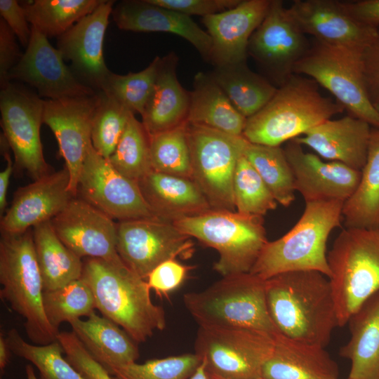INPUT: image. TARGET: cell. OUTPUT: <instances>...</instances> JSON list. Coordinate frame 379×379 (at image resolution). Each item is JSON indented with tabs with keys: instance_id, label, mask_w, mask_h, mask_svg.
I'll return each mask as SVG.
<instances>
[{
	"instance_id": "6da1fadb",
	"label": "cell",
	"mask_w": 379,
	"mask_h": 379,
	"mask_svg": "<svg viewBox=\"0 0 379 379\" xmlns=\"http://www.w3.org/2000/svg\"><path fill=\"white\" fill-rule=\"evenodd\" d=\"M265 284L268 312L279 333L325 347L338 326L328 278L316 271H295Z\"/></svg>"
},
{
	"instance_id": "7a4b0ae2",
	"label": "cell",
	"mask_w": 379,
	"mask_h": 379,
	"mask_svg": "<svg viewBox=\"0 0 379 379\" xmlns=\"http://www.w3.org/2000/svg\"><path fill=\"white\" fill-rule=\"evenodd\" d=\"M81 279L91 289L96 309L135 343H145L155 331L165 328V311L152 302L147 281L124 262L84 258Z\"/></svg>"
},
{
	"instance_id": "3957f363",
	"label": "cell",
	"mask_w": 379,
	"mask_h": 379,
	"mask_svg": "<svg viewBox=\"0 0 379 379\" xmlns=\"http://www.w3.org/2000/svg\"><path fill=\"white\" fill-rule=\"evenodd\" d=\"M344 110L319 92L315 81L294 74L263 108L246 119L242 136L252 143L280 146Z\"/></svg>"
},
{
	"instance_id": "277c9868",
	"label": "cell",
	"mask_w": 379,
	"mask_h": 379,
	"mask_svg": "<svg viewBox=\"0 0 379 379\" xmlns=\"http://www.w3.org/2000/svg\"><path fill=\"white\" fill-rule=\"evenodd\" d=\"M344 203L305 202L296 224L281 238L267 241L250 273L265 281L295 271H316L329 278L326 243L333 230L341 226Z\"/></svg>"
},
{
	"instance_id": "5b68a950",
	"label": "cell",
	"mask_w": 379,
	"mask_h": 379,
	"mask_svg": "<svg viewBox=\"0 0 379 379\" xmlns=\"http://www.w3.org/2000/svg\"><path fill=\"white\" fill-rule=\"evenodd\" d=\"M266 281L250 273L232 274L204 290L183 295L187 310L201 327L250 328L279 333L267 305Z\"/></svg>"
},
{
	"instance_id": "8992f818",
	"label": "cell",
	"mask_w": 379,
	"mask_h": 379,
	"mask_svg": "<svg viewBox=\"0 0 379 379\" xmlns=\"http://www.w3.org/2000/svg\"><path fill=\"white\" fill-rule=\"evenodd\" d=\"M0 283L1 298L25 319L29 340L39 345L57 341L60 332L50 324L44 311V284L32 228L20 234L1 233Z\"/></svg>"
},
{
	"instance_id": "52a82bcc",
	"label": "cell",
	"mask_w": 379,
	"mask_h": 379,
	"mask_svg": "<svg viewBox=\"0 0 379 379\" xmlns=\"http://www.w3.org/2000/svg\"><path fill=\"white\" fill-rule=\"evenodd\" d=\"M338 326L379 291V230L346 227L327 255Z\"/></svg>"
},
{
	"instance_id": "ba28073f",
	"label": "cell",
	"mask_w": 379,
	"mask_h": 379,
	"mask_svg": "<svg viewBox=\"0 0 379 379\" xmlns=\"http://www.w3.org/2000/svg\"><path fill=\"white\" fill-rule=\"evenodd\" d=\"M173 223L218 252L213 269L222 277L250 272L268 241L262 216L237 211L212 209Z\"/></svg>"
},
{
	"instance_id": "9c48e42d",
	"label": "cell",
	"mask_w": 379,
	"mask_h": 379,
	"mask_svg": "<svg viewBox=\"0 0 379 379\" xmlns=\"http://www.w3.org/2000/svg\"><path fill=\"white\" fill-rule=\"evenodd\" d=\"M363 50L314 40L297 62L294 74L307 77L328 91L350 115L379 128V114L368 95Z\"/></svg>"
},
{
	"instance_id": "30bf717a",
	"label": "cell",
	"mask_w": 379,
	"mask_h": 379,
	"mask_svg": "<svg viewBox=\"0 0 379 379\" xmlns=\"http://www.w3.org/2000/svg\"><path fill=\"white\" fill-rule=\"evenodd\" d=\"M192 180L213 210L237 211L233 178L246 140L187 122Z\"/></svg>"
},
{
	"instance_id": "8fae6325",
	"label": "cell",
	"mask_w": 379,
	"mask_h": 379,
	"mask_svg": "<svg viewBox=\"0 0 379 379\" xmlns=\"http://www.w3.org/2000/svg\"><path fill=\"white\" fill-rule=\"evenodd\" d=\"M274 335L242 328L199 327L194 350L208 373L226 379H260Z\"/></svg>"
},
{
	"instance_id": "7c38bea8",
	"label": "cell",
	"mask_w": 379,
	"mask_h": 379,
	"mask_svg": "<svg viewBox=\"0 0 379 379\" xmlns=\"http://www.w3.org/2000/svg\"><path fill=\"white\" fill-rule=\"evenodd\" d=\"M44 100L25 87L8 83L1 88V126L15 157L14 168L33 180L51 173L41 141Z\"/></svg>"
},
{
	"instance_id": "4fadbf2b",
	"label": "cell",
	"mask_w": 379,
	"mask_h": 379,
	"mask_svg": "<svg viewBox=\"0 0 379 379\" xmlns=\"http://www.w3.org/2000/svg\"><path fill=\"white\" fill-rule=\"evenodd\" d=\"M117 250L124 263L143 279L161 263L187 259L194 251L191 237L159 218L119 222Z\"/></svg>"
},
{
	"instance_id": "5bb4252c",
	"label": "cell",
	"mask_w": 379,
	"mask_h": 379,
	"mask_svg": "<svg viewBox=\"0 0 379 379\" xmlns=\"http://www.w3.org/2000/svg\"><path fill=\"white\" fill-rule=\"evenodd\" d=\"M281 0H271L268 11L251 35V55L278 87L294 74L297 62L310 44Z\"/></svg>"
},
{
	"instance_id": "9a60e30c",
	"label": "cell",
	"mask_w": 379,
	"mask_h": 379,
	"mask_svg": "<svg viewBox=\"0 0 379 379\" xmlns=\"http://www.w3.org/2000/svg\"><path fill=\"white\" fill-rule=\"evenodd\" d=\"M77 194L119 222L157 218L145 201L138 182L117 171L92 144L79 175Z\"/></svg>"
},
{
	"instance_id": "2e32d148",
	"label": "cell",
	"mask_w": 379,
	"mask_h": 379,
	"mask_svg": "<svg viewBox=\"0 0 379 379\" xmlns=\"http://www.w3.org/2000/svg\"><path fill=\"white\" fill-rule=\"evenodd\" d=\"M100 99L93 95L44 100L43 123L58 142L69 175V191L77 196L79 175L91 142L92 124Z\"/></svg>"
},
{
	"instance_id": "e0dca14e",
	"label": "cell",
	"mask_w": 379,
	"mask_h": 379,
	"mask_svg": "<svg viewBox=\"0 0 379 379\" xmlns=\"http://www.w3.org/2000/svg\"><path fill=\"white\" fill-rule=\"evenodd\" d=\"M51 224L62 242L81 259L124 262L117 250V223L81 198L74 197Z\"/></svg>"
},
{
	"instance_id": "ac0fdd59",
	"label": "cell",
	"mask_w": 379,
	"mask_h": 379,
	"mask_svg": "<svg viewBox=\"0 0 379 379\" xmlns=\"http://www.w3.org/2000/svg\"><path fill=\"white\" fill-rule=\"evenodd\" d=\"M25 52L9 74L34 88L46 100L93 95L98 92L81 83L64 62V58L48 38L32 27Z\"/></svg>"
},
{
	"instance_id": "d6986e66",
	"label": "cell",
	"mask_w": 379,
	"mask_h": 379,
	"mask_svg": "<svg viewBox=\"0 0 379 379\" xmlns=\"http://www.w3.org/2000/svg\"><path fill=\"white\" fill-rule=\"evenodd\" d=\"M114 4L113 0H102L57 41V48L71 62L77 78L96 92L102 91L112 73L105 62L103 44Z\"/></svg>"
},
{
	"instance_id": "ffe728a7",
	"label": "cell",
	"mask_w": 379,
	"mask_h": 379,
	"mask_svg": "<svg viewBox=\"0 0 379 379\" xmlns=\"http://www.w3.org/2000/svg\"><path fill=\"white\" fill-rule=\"evenodd\" d=\"M287 9L305 35L329 45L364 51L378 31L354 19L342 1L295 0Z\"/></svg>"
},
{
	"instance_id": "44dd1931",
	"label": "cell",
	"mask_w": 379,
	"mask_h": 379,
	"mask_svg": "<svg viewBox=\"0 0 379 379\" xmlns=\"http://www.w3.org/2000/svg\"><path fill=\"white\" fill-rule=\"evenodd\" d=\"M69 175L65 166L19 187L1 218V232L20 234L51 221L76 197L69 191Z\"/></svg>"
},
{
	"instance_id": "7402d4cb",
	"label": "cell",
	"mask_w": 379,
	"mask_h": 379,
	"mask_svg": "<svg viewBox=\"0 0 379 379\" xmlns=\"http://www.w3.org/2000/svg\"><path fill=\"white\" fill-rule=\"evenodd\" d=\"M291 168L295 190L305 202L343 201L354 193L361 171L337 161H324L315 154L305 152L294 140L284 149Z\"/></svg>"
},
{
	"instance_id": "603a6c76",
	"label": "cell",
	"mask_w": 379,
	"mask_h": 379,
	"mask_svg": "<svg viewBox=\"0 0 379 379\" xmlns=\"http://www.w3.org/2000/svg\"><path fill=\"white\" fill-rule=\"evenodd\" d=\"M271 0H241L235 7L202 18L212 41L214 66L246 62L248 45L263 20Z\"/></svg>"
},
{
	"instance_id": "cb8c5ba5",
	"label": "cell",
	"mask_w": 379,
	"mask_h": 379,
	"mask_svg": "<svg viewBox=\"0 0 379 379\" xmlns=\"http://www.w3.org/2000/svg\"><path fill=\"white\" fill-rule=\"evenodd\" d=\"M112 16L122 30L167 32L189 41L204 59L210 60L212 41L190 16L153 4L148 0H124L114 4Z\"/></svg>"
},
{
	"instance_id": "d4e9b609",
	"label": "cell",
	"mask_w": 379,
	"mask_h": 379,
	"mask_svg": "<svg viewBox=\"0 0 379 379\" xmlns=\"http://www.w3.org/2000/svg\"><path fill=\"white\" fill-rule=\"evenodd\" d=\"M371 126L347 115L326 120L294 140L313 149L319 157L361 171L367 157Z\"/></svg>"
},
{
	"instance_id": "484cf974",
	"label": "cell",
	"mask_w": 379,
	"mask_h": 379,
	"mask_svg": "<svg viewBox=\"0 0 379 379\" xmlns=\"http://www.w3.org/2000/svg\"><path fill=\"white\" fill-rule=\"evenodd\" d=\"M138 185L150 210L160 220L174 222L212 210L192 179L152 171Z\"/></svg>"
},
{
	"instance_id": "4316f807",
	"label": "cell",
	"mask_w": 379,
	"mask_h": 379,
	"mask_svg": "<svg viewBox=\"0 0 379 379\" xmlns=\"http://www.w3.org/2000/svg\"><path fill=\"white\" fill-rule=\"evenodd\" d=\"M324 348L277 333L261 378L339 379L338 365Z\"/></svg>"
},
{
	"instance_id": "83f0119b",
	"label": "cell",
	"mask_w": 379,
	"mask_h": 379,
	"mask_svg": "<svg viewBox=\"0 0 379 379\" xmlns=\"http://www.w3.org/2000/svg\"><path fill=\"white\" fill-rule=\"evenodd\" d=\"M178 62L173 52L159 59L154 88L141 116V122L149 135L187 122L190 92L178 79Z\"/></svg>"
},
{
	"instance_id": "f1b7e54d",
	"label": "cell",
	"mask_w": 379,
	"mask_h": 379,
	"mask_svg": "<svg viewBox=\"0 0 379 379\" xmlns=\"http://www.w3.org/2000/svg\"><path fill=\"white\" fill-rule=\"evenodd\" d=\"M350 338L340 350L350 361L349 379H379V291L350 318Z\"/></svg>"
},
{
	"instance_id": "f546056e",
	"label": "cell",
	"mask_w": 379,
	"mask_h": 379,
	"mask_svg": "<svg viewBox=\"0 0 379 379\" xmlns=\"http://www.w3.org/2000/svg\"><path fill=\"white\" fill-rule=\"evenodd\" d=\"M69 324L90 354L109 372L135 363L139 357L138 343L117 324L95 312L86 320Z\"/></svg>"
},
{
	"instance_id": "4dcf8cb0",
	"label": "cell",
	"mask_w": 379,
	"mask_h": 379,
	"mask_svg": "<svg viewBox=\"0 0 379 379\" xmlns=\"http://www.w3.org/2000/svg\"><path fill=\"white\" fill-rule=\"evenodd\" d=\"M193 85L187 122L242 136L246 118L236 109L211 74L198 72Z\"/></svg>"
},
{
	"instance_id": "1f68e13d",
	"label": "cell",
	"mask_w": 379,
	"mask_h": 379,
	"mask_svg": "<svg viewBox=\"0 0 379 379\" xmlns=\"http://www.w3.org/2000/svg\"><path fill=\"white\" fill-rule=\"evenodd\" d=\"M210 74L246 119L263 108L278 88L267 77L251 70L246 62L215 66Z\"/></svg>"
},
{
	"instance_id": "d6a6232c",
	"label": "cell",
	"mask_w": 379,
	"mask_h": 379,
	"mask_svg": "<svg viewBox=\"0 0 379 379\" xmlns=\"http://www.w3.org/2000/svg\"><path fill=\"white\" fill-rule=\"evenodd\" d=\"M358 186L343 205L346 227L379 230V128H371Z\"/></svg>"
},
{
	"instance_id": "836d02e7",
	"label": "cell",
	"mask_w": 379,
	"mask_h": 379,
	"mask_svg": "<svg viewBox=\"0 0 379 379\" xmlns=\"http://www.w3.org/2000/svg\"><path fill=\"white\" fill-rule=\"evenodd\" d=\"M44 291L60 288L81 279L83 261L59 239L51 221L32 228Z\"/></svg>"
},
{
	"instance_id": "e575fe53",
	"label": "cell",
	"mask_w": 379,
	"mask_h": 379,
	"mask_svg": "<svg viewBox=\"0 0 379 379\" xmlns=\"http://www.w3.org/2000/svg\"><path fill=\"white\" fill-rule=\"evenodd\" d=\"M102 0H34L20 3L31 27L47 38H58Z\"/></svg>"
},
{
	"instance_id": "d590c367",
	"label": "cell",
	"mask_w": 379,
	"mask_h": 379,
	"mask_svg": "<svg viewBox=\"0 0 379 379\" xmlns=\"http://www.w3.org/2000/svg\"><path fill=\"white\" fill-rule=\"evenodd\" d=\"M243 154L259 173L276 201L288 207L295 199L294 177L280 146L246 141Z\"/></svg>"
},
{
	"instance_id": "8d00e7d4",
	"label": "cell",
	"mask_w": 379,
	"mask_h": 379,
	"mask_svg": "<svg viewBox=\"0 0 379 379\" xmlns=\"http://www.w3.org/2000/svg\"><path fill=\"white\" fill-rule=\"evenodd\" d=\"M108 160L121 174L136 182L153 171L149 135L135 114L131 115L125 131Z\"/></svg>"
},
{
	"instance_id": "74e56055",
	"label": "cell",
	"mask_w": 379,
	"mask_h": 379,
	"mask_svg": "<svg viewBox=\"0 0 379 379\" xmlns=\"http://www.w3.org/2000/svg\"><path fill=\"white\" fill-rule=\"evenodd\" d=\"M6 339L12 353L37 368L39 379H87L62 357L64 352L58 340L48 345L30 344L15 328L8 331Z\"/></svg>"
},
{
	"instance_id": "f35d334b",
	"label": "cell",
	"mask_w": 379,
	"mask_h": 379,
	"mask_svg": "<svg viewBox=\"0 0 379 379\" xmlns=\"http://www.w3.org/2000/svg\"><path fill=\"white\" fill-rule=\"evenodd\" d=\"M149 149L153 171L192 179L187 122L149 135Z\"/></svg>"
},
{
	"instance_id": "ab89813d",
	"label": "cell",
	"mask_w": 379,
	"mask_h": 379,
	"mask_svg": "<svg viewBox=\"0 0 379 379\" xmlns=\"http://www.w3.org/2000/svg\"><path fill=\"white\" fill-rule=\"evenodd\" d=\"M43 303L47 319L58 332L62 323L88 317L96 309L93 293L81 279L55 290L44 291Z\"/></svg>"
},
{
	"instance_id": "60d3db41",
	"label": "cell",
	"mask_w": 379,
	"mask_h": 379,
	"mask_svg": "<svg viewBox=\"0 0 379 379\" xmlns=\"http://www.w3.org/2000/svg\"><path fill=\"white\" fill-rule=\"evenodd\" d=\"M160 57L138 72L118 74L112 72L102 92L110 95L133 114H143L155 84Z\"/></svg>"
},
{
	"instance_id": "b9f144b4",
	"label": "cell",
	"mask_w": 379,
	"mask_h": 379,
	"mask_svg": "<svg viewBox=\"0 0 379 379\" xmlns=\"http://www.w3.org/2000/svg\"><path fill=\"white\" fill-rule=\"evenodd\" d=\"M233 194L236 211L241 213L263 217L277 206L269 188L244 154L236 165Z\"/></svg>"
},
{
	"instance_id": "7bdbcfd3",
	"label": "cell",
	"mask_w": 379,
	"mask_h": 379,
	"mask_svg": "<svg viewBox=\"0 0 379 379\" xmlns=\"http://www.w3.org/2000/svg\"><path fill=\"white\" fill-rule=\"evenodd\" d=\"M98 92L100 99L92 124L91 142L95 151L108 159L114 153L133 113L110 95Z\"/></svg>"
},
{
	"instance_id": "ee69618b",
	"label": "cell",
	"mask_w": 379,
	"mask_h": 379,
	"mask_svg": "<svg viewBox=\"0 0 379 379\" xmlns=\"http://www.w3.org/2000/svg\"><path fill=\"white\" fill-rule=\"evenodd\" d=\"M200 363L197 354H185L114 367L109 373L115 379H189Z\"/></svg>"
},
{
	"instance_id": "f6af8a7d",
	"label": "cell",
	"mask_w": 379,
	"mask_h": 379,
	"mask_svg": "<svg viewBox=\"0 0 379 379\" xmlns=\"http://www.w3.org/2000/svg\"><path fill=\"white\" fill-rule=\"evenodd\" d=\"M57 340L67 361L87 379H115L90 354L73 331L60 332Z\"/></svg>"
},
{
	"instance_id": "bcb514c9",
	"label": "cell",
	"mask_w": 379,
	"mask_h": 379,
	"mask_svg": "<svg viewBox=\"0 0 379 379\" xmlns=\"http://www.w3.org/2000/svg\"><path fill=\"white\" fill-rule=\"evenodd\" d=\"M188 16L201 15L203 18L235 7L241 0H148Z\"/></svg>"
},
{
	"instance_id": "7dc6e473",
	"label": "cell",
	"mask_w": 379,
	"mask_h": 379,
	"mask_svg": "<svg viewBox=\"0 0 379 379\" xmlns=\"http://www.w3.org/2000/svg\"><path fill=\"white\" fill-rule=\"evenodd\" d=\"M189 267L175 259L166 260L156 267L147 277V284L159 295H166L184 281Z\"/></svg>"
},
{
	"instance_id": "c3c4849f",
	"label": "cell",
	"mask_w": 379,
	"mask_h": 379,
	"mask_svg": "<svg viewBox=\"0 0 379 379\" xmlns=\"http://www.w3.org/2000/svg\"><path fill=\"white\" fill-rule=\"evenodd\" d=\"M16 36L5 21L0 19V86L1 88L10 83L9 74L21 59L20 52L16 41Z\"/></svg>"
},
{
	"instance_id": "681fc988",
	"label": "cell",
	"mask_w": 379,
	"mask_h": 379,
	"mask_svg": "<svg viewBox=\"0 0 379 379\" xmlns=\"http://www.w3.org/2000/svg\"><path fill=\"white\" fill-rule=\"evenodd\" d=\"M0 15L21 45L26 48L31 37L32 27L29 25L21 4L16 0H0Z\"/></svg>"
},
{
	"instance_id": "f907efd6",
	"label": "cell",
	"mask_w": 379,
	"mask_h": 379,
	"mask_svg": "<svg viewBox=\"0 0 379 379\" xmlns=\"http://www.w3.org/2000/svg\"><path fill=\"white\" fill-rule=\"evenodd\" d=\"M366 88L371 100L379 95V27L371 42L362 53Z\"/></svg>"
},
{
	"instance_id": "816d5d0a",
	"label": "cell",
	"mask_w": 379,
	"mask_h": 379,
	"mask_svg": "<svg viewBox=\"0 0 379 379\" xmlns=\"http://www.w3.org/2000/svg\"><path fill=\"white\" fill-rule=\"evenodd\" d=\"M344 8L357 21L379 27V0L342 1Z\"/></svg>"
},
{
	"instance_id": "f5cc1de1",
	"label": "cell",
	"mask_w": 379,
	"mask_h": 379,
	"mask_svg": "<svg viewBox=\"0 0 379 379\" xmlns=\"http://www.w3.org/2000/svg\"><path fill=\"white\" fill-rule=\"evenodd\" d=\"M0 145L1 152L6 162L5 168L0 173V213L2 216V214L4 215L6 212L5 210L7 205L6 195L11 175L14 169V163L11 159L9 152V149L11 148L2 133L0 137Z\"/></svg>"
},
{
	"instance_id": "db71d44e",
	"label": "cell",
	"mask_w": 379,
	"mask_h": 379,
	"mask_svg": "<svg viewBox=\"0 0 379 379\" xmlns=\"http://www.w3.org/2000/svg\"><path fill=\"white\" fill-rule=\"evenodd\" d=\"M11 352L8 345L6 336L2 333L0 334V369L4 371L7 366L10 353Z\"/></svg>"
},
{
	"instance_id": "11a10c76",
	"label": "cell",
	"mask_w": 379,
	"mask_h": 379,
	"mask_svg": "<svg viewBox=\"0 0 379 379\" xmlns=\"http://www.w3.org/2000/svg\"><path fill=\"white\" fill-rule=\"evenodd\" d=\"M189 379H211L207 371L206 363L204 360L201 359L200 364Z\"/></svg>"
},
{
	"instance_id": "9f6ffc18",
	"label": "cell",
	"mask_w": 379,
	"mask_h": 379,
	"mask_svg": "<svg viewBox=\"0 0 379 379\" xmlns=\"http://www.w3.org/2000/svg\"><path fill=\"white\" fill-rule=\"evenodd\" d=\"M27 379H39L36 378L35 372L32 365H27L25 367Z\"/></svg>"
},
{
	"instance_id": "6f0895ef",
	"label": "cell",
	"mask_w": 379,
	"mask_h": 379,
	"mask_svg": "<svg viewBox=\"0 0 379 379\" xmlns=\"http://www.w3.org/2000/svg\"><path fill=\"white\" fill-rule=\"evenodd\" d=\"M373 105L379 114V95L376 96L375 98L372 100Z\"/></svg>"
},
{
	"instance_id": "680465c9",
	"label": "cell",
	"mask_w": 379,
	"mask_h": 379,
	"mask_svg": "<svg viewBox=\"0 0 379 379\" xmlns=\"http://www.w3.org/2000/svg\"><path fill=\"white\" fill-rule=\"evenodd\" d=\"M208 375H209V377H210L211 379H226V378H222L221 376H219L218 375L211 373H208ZM260 379H262V378H260Z\"/></svg>"
},
{
	"instance_id": "91938a15",
	"label": "cell",
	"mask_w": 379,
	"mask_h": 379,
	"mask_svg": "<svg viewBox=\"0 0 379 379\" xmlns=\"http://www.w3.org/2000/svg\"><path fill=\"white\" fill-rule=\"evenodd\" d=\"M347 379H349V378H347Z\"/></svg>"
}]
</instances>
